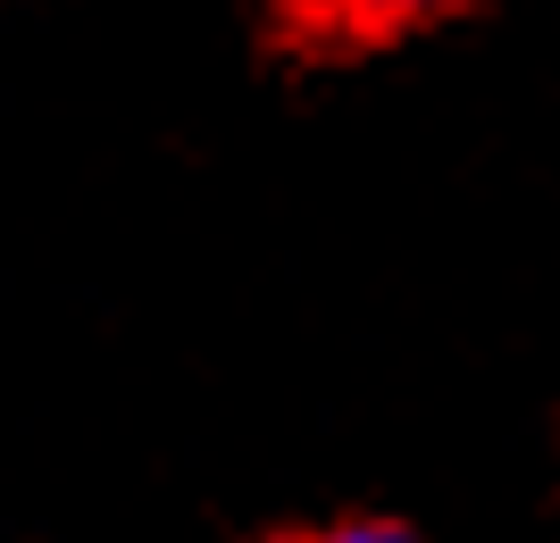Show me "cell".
Here are the masks:
<instances>
[{
    "instance_id": "1",
    "label": "cell",
    "mask_w": 560,
    "mask_h": 543,
    "mask_svg": "<svg viewBox=\"0 0 560 543\" xmlns=\"http://www.w3.org/2000/svg\"><path fill=\"white\" fill-rule=\"evenodd\" d=\"M259 9H268V43L293 59H369L444 34L477 0H259Z\"/></svg>"
},
{
    "instance_id": "2",
    "label": "cell",
    "mask_w": 560,
    "mask_h": 543,
    "mask_svg": "<svg viewBox=\"0 0 560 543\" xmlns=\"http://www.w3.org/2000/svg\"><path fill=\"white\" fill-rule=\"evenodd\" d=\"M268 543H427L410 519H385V510H343V519H310V527H284Z\"/></svg>"
}]
</instances>
